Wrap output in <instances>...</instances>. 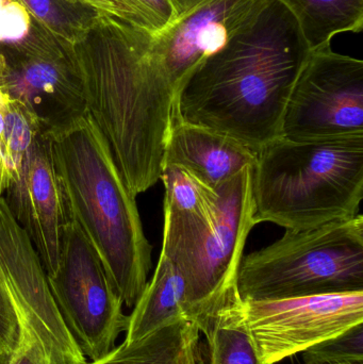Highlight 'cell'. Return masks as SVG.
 Returning a JSON list of instances; mask_svg holds the SVG:
<instances>
[{"mask_svg": "<svg viewBox=\"0 0 363 364\" xmlns=\"http://www.w3.org/2000/svg\"><path fill=\"white\" fill-rule=\"evenodd\" d=\"M311 51L291 11L266 0L246 27L181 81L172 122L220 132L258 153L281 136L288 100Z\"/></svg>", "mask_w": 363, "mask_h": 364, "instance_id": "1", "label": "cell"}, {"mask_svg": "<svg viewBox=\"0 0 363 364\" xmlns=\"http://www.w3.org/2000/svg\"><path fill=\"white\" fill-rule=\"evenodd\" d=\"M74 50L87 112L138 196L160 181L176 96L155 34L102 15Z\"/></svg>", "mask_w": 363, "mask_h": 364, "instance_id": "2", "label": "cell"}, {"mask_svg": "<svg viewBox=\"0 0 363 364\" xmlns=\"http://www.w3.org/2000/svg\"><path fill=\"white\" fill-rule=\"evenodd\" d=\"M44 130L66 211L93 246L124 305L134 308L148 282L153 250L136 196L89 113Z\"/></svg>", "mask_w": 363, "mask_h": 364, "instance_id": "3", "label": "cell"}, {"mask_svg": "<svg viewBox=\"0 0 363 364\" xmlns=\"http://www.w3.org/2000/svg\"><path fill=\"white\" fill-rule=\"evenodd\" d=\"M255 224L303 230L359 214L363 134L323 140L275 139L253 166Z\"/></svg>", "mask_w": 363, "mask_h": 364, "instance_id": "4", "label": "cell"}, {"mask_svg": "<svg viewBox=\"0 0 363 364\" xmlns=\"http://www.w3.org/2000/svg\"><path fill=\"white\" fill-rule=\"evenodd\" d=\"M215 209L206 216L164 214L161 254L180 272L189 320L197 327L239 296L238 275L245 244L255 224L253 166L217 188Z\"/></svg>", "mask_w": 363, "mask_h": 364, "instance_id": "5", "label": "cell"}, {"mask_svg": "<svg viewBox=\"0 0 363 364\" xmlns=\"http://www.w3.org/2000/svg\"><path fill=\"white\" fill-rule=\"evenodd\" d=\"M243 301H277L363 291V216L303 230L243 257Z\"/></svg>", "mask_w": 363, "mask_h": 364, "instance_id": "6", "label": "cell"}, {"mask_svg": "<svg viewBox=\"0 0 363 364\" xmlns=\"http://www.w3.org/2000/svg\"><path fill=\"white\" fill-rule=\"evenodd\" d=\"M46 276L62 318L85 358L96 361L109 354L127 331L129 316L124 314L123 301L99 257L67 211L59 263Z\"/></svg>", "mask_w": 363, "mask_h": 364, "instance_id": "7", "label": "cell"}, {"mask_svg": "<svg viewBox=\"0 0 363 364\" xmlns=\"http://www.w3.org/2000/svg\"><path fill=\"white\" fill-rule=\"evenodd\" d=\"M363 134V61L335 53L330 45L311 51L288 100L281 136L323 140Z\"/></svg>", "mask_w": 363, "mask_h": 364, "instance_id": "8", "label": "cell"}, {"mask_svg": "<svg viewBox=\"0 0 363 364\" xmlns=\"http://www.w3.org/2000/svg\"><path fill=\"white\" fill-rule=\"evenodd\" d=\"M0 92L33 113L43 129L87 113L74 44L51 32L2 57Z\"/></svg>", "mask_w": 363, "mask_h": 364, "instance_id": "9", "label": "cell"}, {"mask_svg": "<svg viewBox=\"0 0 363 364\" xmlns=\"http://www.w3.org/2000/svg\"><path fill=\"white\" fill-rule=\"evenodd\" d=\"M243 301L262 364L281 363L363 323V291Z\"/></svg>", "mask_w": 363, "mask_h": 364, "instance_id": "10", "label": "cell"}, {"mask_svg": "<svg viewBox=\"0 0 363 364\" xmlns=\"http://www.w3.org/2000/svg\"><path fill=\"white\" fill-rule=\"evenodd\" d=\"M0 279L14 303L21 329L33 336L53 364H87L51 294L31 240L0 197Z\"/></svg>", "mask_w": 363, "mask_h": 364, "instance_id": "11", "label": "cell"}, {"mask_svg": "<svg viewBox=\"0 0 363 364\" xmlns=\"http://www.w3.org/2000/svg\"><path fill=\"white\" fill-rule=\"evenodd\" d=\"M4 195L11 213L31 240L46 275L55 273L66 208L44 129L34 139Z\"/></svg>", "mask_w": 363, "mask_h": 364, "instance_id": "12", "label": "cell"}, {"mask_svg": "<svg viewBox=\"0 0 363 364\" xmlns=\"http://www.w3.org/2000/svg\"><path fill=\"white\" fill-rule=\"evenodd\" d=\"M266 0H196L155 34L168 74L178 87L202 60L221 50L246 27Z\"/></svg>", "mask_w": 363, "mask_h": 364, "instance_id": "13", "label": "cell"}, {"mask_svg": "<svg viewBox=\"0 0 363 364\" xmlns=\"http://www.w3.org/2000/svg\"><path fill=\"white\" fill-rule=\"evenodd\" d=\"M257 154L225 134L200 126L172 122L163 164L183 166L217 190L247 166H254Z\"/></svg>", "mask_w": 363, "mask_h": 364, "instance_id": "14", "label": "cell"}, {"mask_svg": "<svg viewBox=\"0 0 363 364\" xmlns=\"http://www.w3.org/2000/svg\"><path fill=\"white\" fill-rule=\"evenodd\" d=\"M179 318L189 320L185 280L176 265L161 254L153 278L129 316L124 341H136Z\"/></svg>", "mask_w": 363, "mask_h": 364, "instance_id": "15", "label": "cell"}, {"mask_svg": "<svg viewBox=\"0 0 363 364\" xmlns=\"http://www.w3.org/2000/svg\"><path fill=\"white\" fill-rule=\"evenodd\" d=\"M200 340L197 325L179 318L136 341H124L87 364H202Z\"/></svg>", "mask_w": 363, "mask_h": 364, "instance_id": "16", "label": "cell"}, {"mask_svg": "<svg viewBox=\"0 0 363 364\" xmlns=\"http://www.w3.org/2000/svg\"><path fill=\"white\" fill-rule=\"evenodd\" d=\"M198 329L205 336L202 364H262L240 295L205 318Z\"/></svg>", "mask_w": 363, "mask_h": 364, "instance_id": "17", "label": "cell"}, {"mask_svg": "<svg viewBox=\"0 0 363 364\" xmlns=\"http://www.w3.org/2000/svg\"><path fill=\"white\" fill-rule=\"evenodd\" d=\"M296 17L311 50L345 32L362 31L363 0H281Z\"/></svg>", "mask_w": 363, "mask_h": 364, "instance_id": "18", "label": "cell"}, {"mask_svg": "<svg viewBox=\"0 0 363 364\" xmlns=\"http://www.w3.org/2000/svg\"><path fill=\"white\" fill-rule=\"evenodd\" d=\"M42 129L33 113L0 92V197L16 178L26 154Z\"/></svg>", "mask_w": 363, "mask_h": 364, "instance_id": "19", "label": "cell"}, {"mask_svg": "<svg viewBox=\"0 0 363 364\" xmlns=\"http://www.w3.org/2000/svg\"><path fill=\"white\" fill-rule=\"evenodd\" d=\"M160 181L166 188L163 213L177 218L206 216L215 209L217 188H210L177 164H164Z\"/></svg>", "mask_w": 363, "mask_h": 364, "instance_id": "20", "label": "cell"}, {"mask_svg": "<svg viewBox=\"0 0 363 364\" xmlns=\"http://www.w3.org/2000/svg\"><path fill=\"white\" fill-rule=\"evenodd\" d=\"M27 10L55 36L75 44L102 16L83 0H21Z\"/></svg>", "mask_w": 363, "mask_h": 364, "instance_id": "21", "label": "cell"}, {"mask_svg": "<svg viewBox=\"0 0 363 364\" xmlns=\"http://www.w3.org/2000/svg\"><path fill=\"white\" fill-rule=\"evenodd\" d=\"M48 32L50 31L27 10L21 0H0V63L9 51Z\"/></svg>", "mask_w": 363, "mask_h": 364, "instance_id": "22", "label": "cell"}, {"mask_svg": "<svg viewBox=\"0 0 363 364\" xmlns=\"http://www.w3.org/2000/svg\"><path fill=\"white\" fill-rule=\"evenodd\" d=\"M307 364L363 361V323L303 353Z\"/></svg>", "mask_w": 363, "mask_h": 364, "instance_id": "23", "label": "cell"}, {"mask_svg": "<svg viewBox=\"0 0 363 364\" xmlns=\"http://www.w3.org/2000/svg\"><path fill=\"white\" fill-rule=\"evenodd\" d=\"M130 23L140 29L158 34L175 21L178 13L173 0H119Z\"/></svg>", "mask_w": 363, "mask_h": 364, "instance_id": "24", "label": "cell"}, {"mask_svg": "<svg viewBox=\"0 0 363 364\" xmlns=\"http://www.w3.org/2000/svg\"><path fill=\"white\" fill-rule=\"evenodd\" d=\"M21 333L16 308L0 279V350L14 354L21 344Z\"/></svg>", "mask_w": 363, "mask_h": 364, "instance_id": "25", "label": "cell"}, {"mask_svg": "<svg viewBox=\"0 0 363 364\" xmlns=\"http://www.w3.org/2000/svg\"><path fill=\"white\" fill-rule=\"evenodd\" d=\"M21 331V344L13 354L11 364H53L40 342L27 331Z\"/></svg>", "mask_w": 363, "mask_h": 364, "instance_id": "26", "label": "cell"}, {"mask_svg": "<svg viewBox=\"0 0 363 364\" xmlns=\"http://www.w3.org/2000/svg\"><path fill=\"white\" fill-rule=\"evenodd\" d=\"M89 4L90 6L99 11L102 14L108 15V16L115 17V18L121 19L126 23H131L128 17L124 6L119 4V0H83Z\"/></svg>", "mask_w": 363, "mask_h": 364, "instance_id": "27", "label": "cell"}, {"mask_svg": "<svg viewBox=\"0 0 363 364\" xmlns=\"http://www.w3.org/2000/svg\"><path fill=\"white\" fill-rule=\"evenodd\" d=\"M196 0H173L174 2L175 6H176L177 13L181 14L183 11L187 10L189 6H191L192 4L195 2Z\"/></svg>", "mask_w": 363, "mask_h": 364, "instance_id": "28", "label": "cell"}, {"mask_svg": "<svg viewBox=\"0 0 363 364\" xmlns=\"http://www.w3.org/2000/svg\"><path fill=\"white\" fill-rule=\"evenodd\" d=\"M12 359V353L2 352V350H0V364H11Z\"/></svg>", "mask_w": 363, "mask_h": 364, "instance_id": "29", "label": "cell"}, {"mask_svg": "<svg viewBox=\"0 0 363 364\" xmlns=\"http://www.w3.org/2000/svg\"><path fill=\"white\" fill-rule=\"evenodd\" d=\"M304 364H307V363H304ZM322 364H363V361H349V363H322Z\"/></svg>", "mask_w": 363, "mask_h": 364, "instance_id": "30", "label": "cell"}]
</instances>
